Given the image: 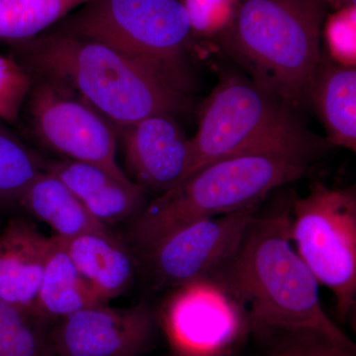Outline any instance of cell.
<instances>
[{
    "instance_id": "cell-6",
    "label": "cell",
    "mask_w": 356,
    "mask_h": 356,
    "mask_svg": "<svg viewBox=\"0 0 356 356\" xmlns=\"http://www.w3.org/2000/svg\"><path fill=\"white\" fill-rule=\"evenodd\" d=\"M292 109L248 77L225 76L201 109L197 133L191 139V175L219 159L252 152L317 151V143Z\"/></svg>"
},
{
    "instance_id": "cell-1",
    "label": "cell",
    "mask_w": 356,
    "mask_h": 356,
    "mask_svg": "<svg viewBox=\"0 0 356 356\" xmlns=\"http://www.w3.org/2000/svg\"><path fill=\"white\" fill-rule=\"evenodd\" d=\"M293 198L257 209L238 245L203 280L240 307L254 334L310 330L353 344L321 304L320 284L293 248Z\"/></svg>"
},
{
    "instance_id": "cell-17",
    "label": "cell",
    "mask_w": 356,
    "mask_h": 356,
    "mask_svg": "<svg viewBox=\"0 0 356 356\" xmlns=\"http://www.w3.org/2000/svg\"><path fill=\"white\" fill-rule=\"evenodd\" d=\"M51 241L32 315L51 327L83 309L108 303L97 296L79 273L60 238L54 236Z\"/></svg>"
},
{
    "instance_id": "cell-19",
    "label": "cell",
    "mask_w": 356,
    "mask_h": 356,
    "mask_svg": "<svg viewBox=\"0 0 356 356\" xmlns=\"http://www.w3.org/2000/svg\"><path fill=\"white\" fill-rule=\"evenodd\" d=\"M92 0H0V43L31 41Z\"/></svg>"
},
{
    "instance_id": "cell-18",
    "label": "cell",
    "mask_w": 356,
    "mask_h": 356,
    "mask_svg": "<svg viewBox=\"0 0 356 356\" xmlns=\"http://www.w3.org/2000/svg\"><path fill=\"white\" fill-rule=\"evenodd\" d=\"M18 203L63 240L108 228L95 219L60 179L47 172L33 180Z\"/></svg>"
},
{
    "instance_id": "cell-26",
    "label": "cell",
    "mask_w": 356,
    "mask_h": 356,
    "mask_svg": "<svg viewBox=\"0 0 356 356\" xmlns=\"http://www.w3.org/2000/svg\"><path fill=\"white\" fill-rule=\"evenodd\" d=\"M314 356H356L355 346L339 343L324 334L303 330Z\"/></svg>"
},
{
    "instance_id": "cell-11",
    "label": "cell",
    "mask_w": 356,
    "mask_h": 356,
    "mask_svg": "<svg viewBox=\"0 0 356 356\" xmlns=\"http://www.w3.org/2000/svg\"><path fill=\"white\" fill-rule=\"evenodd\" d=\"M158 315L142 302L128 308L88 307L51 327L55 356H142L153 343Z\"/></svg>"
},
{
    "instance_id": "cell-24",
    "label": "cell",
    "mask_w": 356,
    "mask_h": 356,
    "mask_svg": "<svg viewBox=\"0 0 356 356\" xmlns=\"http://www.w3.org/2000/svg\"><path fill=\"white\" fill-rule=\"evenodd\" d=\"M324 29L329 58L344 67H355L356 6L337 9L327 16Z\"/></svg>"
},
{
    "instance_id": "cell-5",
    "label": "cell",
    "mask_w": 356,
    "mask_h": 356,
    "mask_svg": "<svg viewBox=\"0 0 356 356\" xmlns=\"http://www.w3.org/2000/svg\"><path fill=\"white\" fill-rule=\"evenodd\" d=\"M105 44L187 95L192 36L182 0H92L54 27Z\"/></svg>"
},
{
    "instance_id": "cell-8",
    "label": "cell",
    "mask_w": 356,
    "mask_h": 356,
    "mask_svg": "<svg viewBox=\"0 0 356 356\" xmlns=\"http://www.w3.org/2000/svg\"><path fill=\"white\" fill-rule=\"evenodd\" d=\"M34 79L26 102L36 139L65 159L91 163L118 179L131 180L117 163V129L69 88Z\"/></svg>"
},
{
    "instance_id": "cell-21",
    "label": "cell",
    "mask_w": 356,
    "mask_h": 356,
    "mask_svg": "<svg viewBox=\"0 0 356 356\" xmlns=\"http://www.w3.org/2000/svg\"><path fill=\"white\" fill-rule=\"evenodd\" d=\"M44 161L0 122V200L18 202L44 172Z\"/></svg>"
},
{
    "instance_id": "cell-23",
    "label": "cell",
    "mask_w": 356,
    "mask_h": 356,
    "mask_svg": "<svg viewBox=\"0 0 356 356\" xmlns=\"http://www.w3.org/2000/svg\"><path fill=\"white\" fill-rule=\"evenodd\" d=\"M192 35L222 36L235 20L240 0H182Z\"/></svg>"
},
{
    "instance_id": "cell-2",
    "label": "cell",
    "mask_w": 356,
    "mask_h": 356,
    "mask_svg": "<svg viewBox=\"0 0 356 356\" xmlns=\"http://www.w3.org/2000/svg\"><path fill=\"white\" fill-rule=\"evenodd\" d=\"M21 64L83 98L116 129L154 114H177L191 105L146 67L105 44L53 29L16 44Z\"/></svg>"
},
{
    "instance_id": "cell-20",
    "label": "cell",
    "mask_w": 356,
    "mask_h": 356,
    "mask_svg": "<svg viewBox=\"0 0 356 356\" xmlns=\"http://www.w3.org/2000/svg\"><path fill=\"white\" fill-rule=\"evenodd\" d=\"M51 327L0 299V356H55Z\"/></svg>"
},
{
    "instance_id": "cell-10",
    "label": "cell",
    "mask_w": 356,
    "mask_h": 356,
    "mask_svg": "<svg viewBox=\"0 0 356 356\" xmlns=\"http://www.w3.org/2000/svg\"><path fill=\"white\" fill-rule=\"evenodd\" d=\"M159 320L177 356L228 355L250 332L240 307L206 280L172 290Z\"/></svg>"
},
{
    "instance_id": "cell-7",
    "label": "cell",
    "mask_w": 356,
    "mask_h": 356,
    "mask_svg": "<svg viewBox=\"0 0 356 356\" xmlns=\"http://www.w3.org/2000/svg\"><path fill=\"white\" fill-rule=\"evenodd\" d=\"M290 238L318 284L329 288L343 321L356 306V194L322 182L293 198Z\"/></svg>"
},
{
    "instance_id": "cell-28",
    "label": "cell",
    "mask_w": 356,
    "mask_h": 356,
    "mask_svg": "<svg viewBox=\"0 0 356 356\" xmlns=\"http://www.w3.org/2000/svg\"><path fill=\"white\" fill-rule=\"evenodd\" d=\"M221 356H233V353H228V355H221Z\"/></svg>"
},
{
    "instance_id": "cell-14",
    "label": "cell",
    "mask_w": 356,
    "mask_h": 356,
    "mask_svg": "<svg viewBox=\"0 0 356 356\" xmlns=\"http://www.w3.org/2000/svg\"><path fill=\"white\" fill-rule=\"evenodd\" d=\"M51 245L25 218L9 220L0 233V299L32 315Z\"/></svg>"
},
{
    "instance_id": "cell-22",
    "label": "cell",
    "mask_w": 356,
    "mask_h": 356,
    "mask_svg": "<svg viewBox=\"0 0 356 356\" xmlns=\"http://www.w3.org/2000/svg\"><path fill=\"white\" fill-rule=\"evenodd\" d=\"M34 81L18 60L0 54V120L7 124L18 120Z\"/></svg>"
},
{
    "instance_id": "cell-25",
    "label": "cell",
    "mask_w": 356,
    "mask_h": 356,
    "mask_svg": "<svg viewBox=\"0 0 356 356\" xmlns=\"http://www.w3.org/2000/svg\"><path fill=\"white\" fill-rule=\"evenodd\" d=\"M255 336L266 344V356H314L303 330H273Z\"/></svg>"
},
{
    "instance_id": "cell-27",
    "label": "cell",
    "mask_w": 356,
    "mask_h": 356,
    "mask_svg": "<svg viewBox=\"0 0 356 356\" xmlns=\"http://www.w3.org/2000/svg\"><path fill=\"white\" fill-rule=\"evenodd\" d=\"M327 6L332 7V8L341 9L346 6H356V0H325Z\"/></svg>"
},
{
    "instance_id": "cell-9",
    "label": "cell",
    "mask_w": 356,
    "mask_h": 356,
    "mask_svg": "<svg viewBox=\"0 0 356 356\" xmlns=\"http://www.w3.org/2000/svg\"><path fill=\"white\" fill-rule=\"evenodd\" d=\"M257 205L175 229L137 257L154 286L175 290L203 280L238 245Z\"/></svg>"
},
{
    "instance_id": "cell-15",
    "label": "cell",
    "mask_w": 356,
    "mask_h": 356,
    "mask_svg": "<svg viewBox=\"0 0 356 356\" xmlns=\"http://www.w3.org/2000/svg\"><path fill=\"white\" fill-rule=\"evenodd\" d=\"M60 241L77 270L102 301L108 303L132 286L139 262L132 248L110 228Z\"/></svg>"
},
{
    "instance_id": "cell-16",
    "label": "cell",
    "mask_w": 356,
    "mask_h": 356,
    "mask_svg": "<svg viewBox=\"0 0 356 356\" xmlns=\"http://www.w3.org/2000/svg\"><path fill=\"white\" fill-rule=\"evenodd\" d=\"M308 102L324 125L327 142L356 149V69L321 57L309 90Z\"/></svg>"
},
{
    "instance_id": "cell-4",
    "label": "cell",
    "mask_w": 356,
    "mask_h": 356,
    "mask_svg": "<svg viewBox=\"0 0 356 356\" xmlns=\"http://www.w3.org/2000/svg\"><path fill=\"white\" fill-rule=\"evenodd\" d=\"M327 7L325 0H240L220 42L248 79L297 108L308 102L322 57Z\"/></svg>"
},
{
    "instance_id": "cell-3",
    "label": "cell",
    "mask_w": 356,
    "mask_h": 356,
    "mask_svg": "<svg viewBox=\"0 0 356 356\" xmlns=\"http://www.w3.org/2000/svg\"><path fill=\"white\" fill-rule=\"evenodd\" d=\"M315 154L264 149L203 166L147 204L128 222L124 241L138 257L185 225L257 205L275 189L303 177Z\"/></svg>"
},
{
    "instance_id": "cell-12",
    "label": "cell",
    "mask_w": 356,
    "mask_h": 356,
    "mask_svg": "<svg viewBox=\"0 0 356 356\" xmlns=\"http://www.w3.org/2000/svg\"><path fill=\"white\" fill-rule=\"evenodd\" d=\"M126 168L132 181L159 195L170 191L191 173V139L172 114H154L117 129Z\"/></svg>"
},
{
    "instance_id": "cell-13",
    "label": "cell",
    "mask_w": 356,
    "mask_h": 356,
    "mask_svg": "<svg viewBox=\"0 0 356 356\" xmlns=\"http://www.w3.org/2000/svg\"><path fill=\"white\" fill-rule=\"evenodd\" d=\"M44 172L60 179L95 219L104 226L130 222L144 209L146 191L99 166L72 159L44 161Z\"/></svg>"
}]
</instances>
